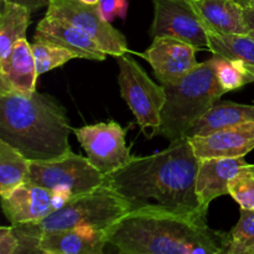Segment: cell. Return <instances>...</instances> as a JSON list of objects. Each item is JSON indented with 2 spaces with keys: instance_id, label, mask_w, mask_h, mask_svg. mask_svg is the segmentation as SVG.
I'll return each instance as SVG.
<instances>
[{
  "instance_id": "e0dca14e",
  "label": "cell",
  "mask_w": 254,
  "mask_h": 254,
  "mask_svg": "<svg viewBox=\"0 0 254 254\" xmlns=\"http://www.w3.org/2000/svg\"><path fill=\"white\" fill-rule=\"evenodd\" d=\"M37 69L31 45L26 39L15 44L6 66L0 69V93L30 94L36 91Z\"/></svg>"
},
{
  "instance_id": "8d00e7d4",
  "label": "cell",
  "mask_w": 254,
  "mask_h": 254,
  "mask_svg": "<svg viewBox=\"0 0 254 254\" xmlns=\"http://www.w3.org/2000/svg\"><path fill=\"white\" fill-rule=\"evenodd\" d=\"M235 1H237V2H238V4H240V2H241V1H242V0H235Z\"/></svg>"
},
{
  "instance_id": "5bb4252c",
  "label": "cell",
  "mask_w": 254,
  "mask_h": 254,
  "mask_svg": "<svg viewBox=\"0 0 254 254\" xmlns=\"http://www.w3.org/2000/svg\"><path fill=\"white\" fill-rule=\"evenodd\" d=\"M35 42L51 44L72 52L76 59L104 61L107 54L88 36L62 20L45 15L44 19L37 24L34 36Z\"/></svg>"
},
{
  "instance_id": "44dd1931",
  "label": "cell",
  "mask_w": 254,
  "mask_h": 254,
  "mask_svg": "<svg viewBox=\"0 0 254 254\" xmlns=\"http://www.w3.org/2000/svg\"><path fill=\"white\" fill-rule=\"evenodd\" d=\"M208 50L216 56L240 61L254 77V37L251 35L218 34L206 29Z\"/></svg>"
},
{
  "instance_id": "603a6c76",
  "label": "cell",
  "mask_w": 254,
  "mask_h": 254,
  "mask_svg": "<svg viewBox=\"0 0 254 254\" xmlns=\"http://www.w3.org/2000/svg\"><path fill=\"white\" fill-rule=\"evenodd\" d=\"M212 59L216 77L225 92L236 91V89L242 88L247 83L254 82V77L242 62L230 61L216 55H213Z\"/></svg>"
},
{
  "instance_id": "d6986e66",
  "label": "cell",
  "mask_w": 254,
  "mask_h": 254,
  "mask_svg": "<svg viewBox=\"0 0 254 254\" xmlns=\"http://www.w3.org/2000/svg\"><path fill=\"white\" fill-rule=\"evenodd\" d=\"M254 122V106L231 101H218L201 117L186 136H203L231 127Z\"/></svg>"
},
{
  "instance_id": "d4e9b609",
  "label": "cell",
  "mask_w": 254,
  "mask_h": 254,
  "mask_svg": "<svg viewBox=\"0 0 254 254\" xmlns=\"http://www.w3.org/2000/svg\"><path fill=\"white\" fill-rule=\"evenodd\" d=\"M31 47L39 76L51 71V69L57 68V67L64 66L68 61L76 59V56L72 52L51 44L34 42Z\"/></svg>"
},
{
  "instance_id": "8fae6325",
  "label": "cell",
  "mask_w": 254,
  "mask_h": 254,
  "mask_svg": "<svg viewBox=\"0 0 254 254\" xmlns=\"http://www.w3.org/2000/svg\"><path fill=\"white\" fill-rule=\"evenodd\" d=\"M192 45L168 36L154 37L150 46L141 54L153 68L160 84L173 83L198 66Z\"/></svg>"
},
{
  "instance_id": "f546056e",
  "label": "cell",
  "mask_w": 254,
  "mask_h": 254,
  "mask_svg": "<svg viewBox=\"0 0 254 254\" xmlns=\"http://www.w3.org/2000/svg\"><path fill=\"white\" fill-rule=\"evenodd\" d=\"M1 1H7L12 2V4L21 5V6L27 7L30 11H35V10H39L41 9V7L49 6V4L52 0H1Z\"/></svg>"
},
{
  "instance_id": "d590c367",
  "label": "cell",
  "mask_w": 254,
  "mask_h": 254,
  "mask_svg": "<svg viewBox=\"0 0 254 254\" xmlns=\"http://www.w3.org/2000/svg\"><path fill=\"white\" fill-rule=\"evenodd\" d=\"M44 254H54V253H51V252H46V251H44Z\"/></svg>"
},
{
  "instance_id": "7c38bea8",
  "label": "cell",
  "mask_w": 254,
  "mask_h": 254,
  "mask_svg": "<svg viewBox=\"0 0 254 254\" xmlns=\"http://www.w3.org/2000/svg\"><path fill=\"white\" fill-rule=\"evenodd\" d=\"M1 196V208L11 226L39 222L57 210L55 193L49 189L25 183Z\"/></svg>"
},
{
  "instance_id": "f1b7e54d",
  "label": "cell",
  "mask_w": 254,
  "mask_h": 254,
  "mask_svg": "<svg viewBox=\"0 0 254 254\" xmlns=\"http://www.w3.org/2000/svg\"><path fill=\"white\" fill-rule=\"evenodd\" d=\"M19 246V238L12 226L0 228V254H14Z\"/></svg>"
},
{
  "instance_id": "e575fe53",
  "label": "cell",
  "mask_w": 254,
  "mask_h": 254,
  "mask_svg": "<svg viewBox=\"0 0 254 254\" xmlns=\"http://www.w3.org/2000/svg\"><path fill=\"white\" fill-rule=\"evenodd\" d=\"M247 169H248V170H250V171H252V173H254V165H251V164H248Z\"/></svg>"
},
{
  "instance_id": "7402d4cb",
  "label": "cell",
  "mask_w": 254,
  "mask_h": 254,
  "mask_svg": "<svg viewBox=\"0 0 254 254\" xmlns=\"http://www.w3.org/2000/svg\"><path fill=\"white\" fill-rule=\"evenodd\" d=\"M31 161L20 151L0 140V195L29 183Z\"/></svg>"
},
{
  "instance_id": "4dcf8cb0",
  "label": "cell",
  "mask_w": 254,
  "mask_h": 254,
  "mask_svg": "<svg viewBox=\"0 0 254 254\" xmlns=\"http://www.w3.org/2000/svg\"><path fill=\"white\" fill-rule=\"evenodd\" d=\"M243 15H245V21L246 26L248 29V34L254 37V9L243 7Z\"/></svg>"
},
{
  "instance_id": "4fadbf2b",
  "label": "cell",
  "mask_w": 254,
  "mask_h": 254,
  "mask_svg": "<svg viewBox=\"0 0 254 254\" xmlns=\"http://www.w3.org/2000/svg\"><path fill=\"white\" fill-rule=\"evenodd\" d=\"M189 139L198 160L211 158H245V155L254 149V122Z\"/></svg>"
},
{
  "instance_id": "ba28073f",
  "label": "cell",
  "mask_w": 254,
  "mask_h": 254,
  "mask_svg": "<svg viewBox=\"0 0 254 254\" xmlns=\"http://www.w3.org/2000/svg\"><path fill=\"white\" fill-rule=\"evenodd\" d=\"M46 15L83 31L104 54L114 57L128 54L126 36L101 16L97 4H87L81 0H52Z\"/></svg>"
},
{
  "instance_id": "5b68a950",
  "label": "cell",
  "mask_w": 254,
  "mask_h": 254,
  "mask_svg": "<svg viewBox=\"0 0 254 254\" xmlns=\"http://www.w3.org/2000/svg\"><path fill=\"white\" fill-rule=\"evenodd\" d=\"M129 213V208L121 196L107 185L89 192L74 196L61 208L54 211L39 222L14 226L19 231L32 236L57 232L89 226L106 232Z\"/></svg>"
},
{
  "instance_id": "ac0fdd59",
  "label": "cell",
  "mask_w": 254,
  "mask_h": 254,
  "mask_svg": "<svg viewBox=\"0 0 254 254\" xmlns=\"http://www.w3.org/2000/svg\"><path fill=\"white\" fill-rule=\"evenodd\" d=\"M205 29L218 34L250 35L243 6L235 0H191Z\"/></svg>"
},
{
  "instance_id": "ffe728a7",
  "label": "cell",
  "mask_w": 254,
  "mask_h": 254,
  "mask_svg": "<svg viewBox=\"0 0 254 254\" xmlns=\"http://www.w3.org/2000/svg\"><path fill=\"white\" fill-rule=\"evenodd\" d=\"M27 7L1 1L0 12V69L6 66L15 44L26 39V30L31 19Z\"/></svg>"
},
{
  "instance_id": "9a60e30c",
  "label": "cell",
  "mask_w": 254,
  "mask_h": 254,
  "mask_svg": "<svg viewBox=\"0 0 254 254\" xmlns=\"http://www.w3.org/2000/svg\"><path fill=\"white\" fill-rule=\"evenodd\" d=\"M248 165L245 158H211L200 160L196 176V195L207 212L216 198L228 195V184Z\"/></svg>"
},
{
  "instance_id": "9c48e42d",
  "label": "cell",
  "mask_w": 254,
  "mask_h": 254,
  "mask_svg": "<svg viewBox=\"0 0 254 254\" xmlns=\"http://www.w3.org/2000/svg\"><path fill=\"white\" fill-rule=\"evenodd\" d=\"M73 131L88 160L103 175L123 168L133 158L126 143L127 129L117 122L92 124Z\"/></svg>"
},
{
  "instance_id": "7a4b0ae2",
  "label": "cell",
  "mask_w": 254,
  "mask_h": 254,
  "mask_svg": "<svg viewBox=\"0 0 254 254\" xmlns=\"http://www.w3.org/2000/svg\"><path fill=\"white\" fill-rule=\"evenodd\" d=\"M106 240L134 254H226L228 233L212 230L206 218L134 212L108 228Z\"/></svg>"
},
{
  "instance_id": "8992f818",
  "label": "cell",
  "mask_w": 254,
  "mask_h": 254,
  "mask_svg": "<svg viewBox=\"0 0 254 254\" xmlns=\"http://www.w3.org/2000/svg\"><path fill=\"white\" fill-rule=\"evenodd\" d=\"M116 59L122 97L133 112L141 131L151 139L158 135L160 128L161 111L166 101L165 89L156 84L133 57L126 54Z\"/></svg>"
},
{
  "instance_id": "836d02e7",
  "label": "cell",
  "mask_w": 254,
  "mask_h": 254,
  "mask_svg": "<svg viewBox=\"0 0 254 254\" xmlns=\"http://www.w3.org/2000/svg\"><path fill=\"white\" fill-rule=\"evenodd\" d=\"M81 1L87 2V4H97V2H98L99 0H81Z\"/></svg>"
},
{
  "instance_id": "52a82bcc",
  "label": "cell",
  "mask_w": 254,
  "mask_h": 254,
  "mask_svg": "<svg viewBox=\"0 0 254 254\" xmlns=\"http://www.w3.org/2000/svg\"><path fill=\"white\" fill-rule=\"evenodd\" d=\"M29 183L72 198L106 185V175L88 158L69 151L56 160L31 161Z\"/></svg>"
},
{
  "instance_id": "2e32d148",
  "label": "cell",
  "mask_w": 254,
  "mask_h": 254,
  "mask_svg": "<svg viewBox=\"0 0 254 254\" xmlns=\"http://www.w3.org/2000/svg\"><path fill=\"white\" fill-rule=\"evenodd\" d=\"M40 246L54 254H104L107 242L106 232L89 226L42 233Z\"/></svg>"
},
{
  "instance_id": "6da1fadb",
  "label": "cell",
  "mask_w": 254,
  "mask_h": 254,
  "mask_svg": "<svg viewBox=\"0 0 254 254\" xmlns=\"http://www.w3.org/2000/svg\"><path fill=\"white\" fill-rule=\"evenodd\" d=\"M198 164L190 139L184 136L153 155L133 156L123 168L106 175V185L123 198L129 213L206 218L196 195Z\"/></svg>"
},
{
  "instance_id": "83f0119b",
  "label": "cell",
  "mask_w": 254,
  "mask_h": 254,
  "mask_svg": "<svg viewBox=\"0 0 254 254\" xmlns=\"http://www.w3.org/2000/svg\"><path fill=\"white\" fill-rule=\"evenodd\" d=\"M12 228L19 238V246L14 254H44V250L40 246V237L19 231L14 226Z\"/></svg>"
},
{
  "instance_id": "30bf717a",
  "label": "cell",
  "mask_w": 254,
  "mask_h": 254,
  "mask_svg": "<svg viewBox=\"0 0 254 254\" xmlns=\"http://www.w3.org/2000/svg\"><path fill=\"white\" fill-rule=\"evenodd\" d=\"M154 20L150 36L181 40L197 50L208 49L207 34L191 0H151Z\"/></svg>"
},
{
  "instance_id": "d6a6232c",
  "label": "cell",
  "mask_w": 254,
  "mask_h": 254,
  "mask_svg": "<svg viewBox=\"0 0 254 254\" xmlns=\"http://www.w3.org/2000/svg\"><path fill=\"white\" fill-rule=\"evenodd\" d=\"M240 5H242L243 7H251V9H254V0H242L240 2Z\"/></svg>"
},
{
  "instance_id": "3957f363",
  "label": "cell",
  "mask_w": 254,
  "mask_h": 254,
  "mask_svg": "<svg viewBox=\"0 0 254 254\" xmlns=\"http://www.w3.org/2000/svg\"><path fill=\"white\" fill-rule=\"evenodd\" d=\"M64 107L46 93H0V140L30 161H51L71 150Z\"/></svg>"
},
{
  "instance_id": "cb8c5ba5",
  "label": "cell",
  "mask_w": 254,
  "mask_h": 254,
  "mask_svg": "<svg viewBox=\"0 0 254 254\" xmlns=\"http://www.w3.org/2000/svg\"><path fill=\"white\" fill-rule=\"evenodd\" d=\"M226 254H254V211L241 208L240 220L228 233Z\"/></svg>"
},
{
  "instance_id": "484cf974",
  "label": "cell",
  "mask_w": 254,
  "mask_h": 254,
  "mask_svg": "<svg viewBox=\"0 0 254 254\" xmlns=\"http://www.w3.org/2000/svg\"><path fill=\"white\" fill-rule=\"evenodd\" d=\"M228 195L243 210L254 211V173L246 166L228 184Z\"/></svg>"
},
{
  "instance_id": "4316f807",
  "label": "cell",
  "mask_w": 254,
  "mask_h": 254,
  "mask_svg": "<svg viewBox=\"0 0 254 254\" xmlns=\"http://www.w3.org/2000/svg\"><path fill=\"white\" fill-rule=\"evenodd\" d=\"M97 7L106 21L112 22L117 16L124 19L128 10V1L127 0H99L97 2Z\"/></svg>"
},
{
  "instance_id": "277c9868",
  "label": "cell",
  "mask_w": 254,
  "mask_h": 254,
  "mask_svg": "<svg viewBox=\"0 0 254 254\" xmlns=\"http://www.w3.org/2000/svg\"><path fill=\"white\" fill-rule=\"evenodd\" d=\"M161 86L165 89L166 101L158 135L169 141L186 136L198 119L226 93L216 77L212 57L198 64L179 81Z\"/></svg>"
},
{
  "instance_id": "1f68e13d",
  "label": "cell",
  "mask_w": 254,
  "mask_h": 254,
  "mask_svg": "<svg viewBox=\"0 0 254 254\" xmlns=\"http://www.w3.org/2000/svg\"><path fill=\"white\" fill-rule=\"evenodd\" d=\"M104 254H134V253H128V252H124V251H121L118 250L117 247H114V246L112 245H107L106 247V251H104Z\"/></svg>"
}]
</instances>
